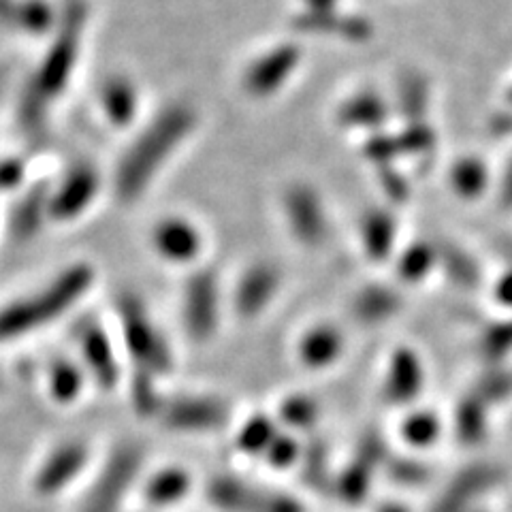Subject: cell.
<instances>
[{"instance_id":"8992f818","label":"cell","mask_w":512,"mask_h":512,"mask_svg":"<svg viewBox=\"0 0 512 512\" xmlns=\"http://www.w3.org/2000/svg\"><path fill=\"white\" fill-rule=\"evenodd\" d=\"M182 323L195 344L210 342L220 323V282L216 271L205 267L192 274L182 291Z\"/></svg>"},{"instance_id":"603a6c76","label":"cell","mask_w":512,"mask_h":512,"mask_svg":"<svg viewBox=\"0 0 512 512\" xmlns=\"http://www.w3.org/2000/svg\"><path fill=\"white\" fill-rule=\"evenodd\" d=\"M395 237H397V227L391 214L374 210L363 218L361 239H363V248L372 261L382 263L389 259L395 246Z\"/></svg>"},{"instance_id":"74e56055","label":"cell","mask_w":512,"mask_h":512,"mask_svg":"<svg viewBox=\"0 0 512 512\" xmlns=\"http://www.w3.org/2000/svg\"><path fill=\"white\" fill-rule=\"evenodd\" d=\"M384 470H387L393 483L402 487H419L427 483L431 476V470L423 461L414 457H402V455H391L389 461L384 463Z\"/></svg>"},{"instance_id":"cb8c5ba5","label":"cell","mask_w":512,"mask_h":512,"mask_svg":"<svg viewBox=\"0 0 512 512\" xmlns=\"http://www.w3.org/2000/svg\"><path fill=\"white\" fill-rule=\"evenodd\" d=\"M376 470L365 466L363 461L352 457L346 466L333 476L331 491L348 506H359L367 500L372 489V476Z\"/></svg>"},{"instance_id":"7c38bea8","label":"cell","mask_w":512,"mask_h":512,"mask_svg":"<svg viewBox=\"0 0 512 512\" xmlns=\"http://www.w3.org/2000/svg\"><path fill=\"white\" fill-rule=\"evenodd\" d=\"M502 478V468L491 466V463H474V466L463 468L446 485L431 512H470L478 495L498 485Z\"/></svg>"},{"instance_id":"4fadbf2b","label":"cell","mask_w":512,"mask_h":512,"mask_svg":"<svg viewBox=\"0 0 512 512\" xmlns=\"http://www.w3.org/2000/svg\"><path fill=\"white\" fill-rule=\"evenodd\" d=\"M425 387V367L416 350L399 346L391 352L387 372H384L382 393L393 406H408L421 395Z\"/></svg>"},{"instance_id":"f1b7e54d","label":"cell","mask_w":512,"mask_h":512,"mask_svg":"<svg viewBox=\"0 0 512 512\" xmlns=\"http://www.w3.org/2000/svg\"><path fill=\"white\" fill-rule=\"evenodd\" d=\"M320 408L314 397L306 393H291L286 395L280 406H278V416L276 421L284 425L282 429L286 431H308L318 423Z\"/></svg>"},{"instance_id":"484cf974","label":"cell","mask_w":512,"mask_h":512,"mask_svg":"<svg viewBox=\"0 0 512 512\" xmlns=\"http://www.w3.org/2000/svg\"><path fill=\"white\" fill-rule=\"evenodd\" d=\"M137 90L126 77H114L105 82L101 103L107 118L116 126H126L137 114Z\"/></svg>"},{"instance_id":"277c9868","label":"cell","mask_w":512,"mask_h":512,"mask_svg":"<svg viewBox=\"0 0 512 512\" xmlns=\"http://www.w3.org/2000/svg\"><path fill=\"white\" fill-rule=\"evenodd\" d=\"M122 348L135 372L163 378L173 370V350L154 323L146 303L135 293H122L116 301Z\"/></svg>"},{"instance_id":"ab89813d","label":"cell","mask_w":512,"mask_h":512,"mask_svg":"<svg viewBox=\"0 0 512 512\" xmlns=\"http://www.w3.org/2000/svg\"><path fill=\"white\" fill-rule=\"evenodd\" d=\"M391 455H393L391 448L387 440L382 438L380 431H374V429L363 431V436L359 438L355 448V459L363 461L365 466H370L372 470H378V468H384V463L389 461Z\"/></svg>"},{"instance_id":"b9f144b4","label":"cell","mask_w":512,"mask_h":512,"mask_svg":"<svg viewBox=\"0 0 512 512\" xmlns=\"http://www.w3.org/2000/svg\"><path fill=\"white\" fill-rule=\"evenodd\" d=\"M254 512H306V506L291 493L261 489Z\"/></svg>"},{"instance_id":"44dd1931","label":"cell","mask_w":512,"mask_h":512,"mask_svg":"<svg viewBox=\"0 0 512 512\" xmlns=\"http://www.w3.org/2000/svg\"><path fill=\"white\" fill-rule=\"evenodd\" d=\"M192 489V476L180 466H167L154 472L146 487H143V500L152 510H163L178 506Z\"/></svg>"},{"instance_id":"4316f807","label":"cell","mask_w":512,"mask_h":512,"mask_svg":"<svg viewBox=\"0 0 512 512\" xmlns=\"http://www.w3.org/2000/svg\"><path fill=\"white\" fill-rule=\"evenodd\" d=\"M47 384H50V395L58 404H73L84 393L86 376L84 370L75 361L58 357L50 365V374H47Z\"/></svg>"},{"instance_id":"d4e9b609","label":"cell","mask_w":512,"mask_h":512,"mask_svg":"<svg viewBox=\"0 0 512 512\" xmlns=\"http://www.w3.org/2000/svg\"><path fill=\"white\" fill-rule=\"evenodd\" d=\"M280 423L274 419V416L267 414H252L248 421L242 423V427L237 429L235 434V446L237 451H242L244 455H263L267 453V448L271 442L276 440L280 434Z\"/></svg>"},{"instance_id":"2e32d148","label":"cell","mask_w":512,"mask_h":512,"mask_svg":"<svg viewBox=\"0 0 512 512\" xmlns=\"http://www.w3.org/2000/svg\"><path fill=\"white\" fill-rule=\"evenodd\" d=\"M299 62V50L295 45H280L276 50H269L261 58H256L244 77L246 88L254 96L274 94L288 77L293 75Z\"/></svg>"},{"instance_id":"ac0fdd59","label":"cell","mask_w":512,"mask_h":512,"mask_svg":"<svg viewBox=\"0 0 512 512\" xmlns=\"http://www.w3.org/2000/svg\"><path fill=\"white\" fill-rule=\"evenodd\" d=\"M263 487L235 474H216L205 485V498L220 512H254Z\"/></svg>"},{"instance_id":"f546056e","label":"cell","mask_w":512,"mask_h":512,"mask_svg":"<svg viewBox=\"0 0 512 512\" xmlns=\"http://www.w3.org/2000/svg\"><path fill=\"white\" fill-rule=\"evenodd\" d=\"M440 419L431 410L410 412L399 427V436L412 448H429L440 438Z\"/></svg>"},{"instance_id":"9a60e30c","label":"cell","mask_w":512,"mask_h":512,"mask_svg":"<svg viewBox=\"0 0 512 512\" xmlns=\"http://www.w3.org/2000/svg\"><path fill=\"white\" fill-rule=\"evenodd\" d=\"M152 246L160 259L173 265H188L201 254L203 239L190 220L173 216L156 224L152 231Z\"/></svg>"},{"instance_id":"1f68e13d","label":"cell","mask_w":512,"mask_h":512,"mask_svg":"<svg viewBox=\"0 0 512 512\" xmlns=\"http://www.w3.org/2000/svg\"><path fill=\"white\" fill-rule=\"evenodd\" d=\"M438 263L436 256V246L425 244V242H416L408 246L402 256L397 261V274L404 282H421L423 278L429 276V271L434 269Z\"/></svg>"},{"instance_id":"8d00e7d4","label":"cell","mask_w":512,"mask_h":512,"mask_svg":"<svg viewBox=\"0 0 512 512\" xmlns=\"http://www.w3.org/2000/svg\"><path fill=\"white\" fill-rule=\"evenodd\" d=\"M453 186L461 197H478L487 186V169L476 158H463L453 169Z\"/></svg>"},{"instance_id":"c3c4849f","label":"cell","mask_w":512,"mask_h":512,"mask_svg":"<svg viewBox=\"0 0 512 512\" xmlns=\"http://www.w3.org/2000/svg\"><path fill=\"white\" fill-rule=\"evenodd\" d=\"M0 384H3V376H0Z\"/></svg>"},{"instance_id":"6da1fadb","label":"cell","mask_w":512,"mask_h":512,"mask_svg":"<svg viewBox=\"0 0 512 512\" xmlns=\"http://www.w3.org/2000/svg\"><path fill=\"white\" fill-rule=\"evenodd\" d=\"M195 126V114L186 105H171L126 150L116 171V192L124 201H133L146 192L158 169L180 148Z\"/></svg>"},{"instance_id":"e0dca14e","label":"cell","mask_w":512,"mask_h":512,"mask_svg":"<svg viewBox=\"0 0 512 512\" xmlns=\"http://www.w3.org/2000/svg\"><path fill=\"white\" fill-rule=\"evenodd\" d=\"M346 338L340 327L331 323L312 325L301 333L297 342V359L312 372L329 370L344 355Z\"/></svg>"},{"instance_id":"5bb4252c","label":"cell","mask_w":512,"mask_h":512,"mask_svg":"<svg viewBox=\"0 0 512 512\" xmlns=\"http://www.w3.org/2000/svg\"><path fill=\"white\" fill-rule=\"evenodd\" d=\"M96 190H99V175L90 165L73 167L60 186L50 192V218L64 222L73 220L88 210Z\"/></svg>"},{"instance_id":"30bf717a","label":"cell","mask_w":512,"mask_h":512,"mask_svg":"<svg viewBox=\"0 0 512 512\" xmlns=\"http://www.w3.org/2000/svg\"><path fill=\"white\" fill-rule=\"evenodd\" d=\"M90 461V448L88 444L79 440H69L56 446L54 451L45 457V461L39 466L35 480V491L43 498H50V495L60 493L73 485L88 466Z\"/></svg>"},{"instance_id":"83f0119b","label":"cell","mask_w":512,"mask_h":512,"mask_svg":"<svg viewBox=\"0 0 512 512\" xmlns=\"http://www.w3.org/2000/svg\"><path fill=\"white\" fill-rule=\"evenodd\" d=\"M436 256L453 284L461 288H474L480 282V267L463 248L451 242H442L436 246Z\"/></svg>"},{"instance_id":"ffe728a7","label":"cell","mask_w":512,"mask_h":512,"mask_svg":"<svg viewBox=\"0 0 512 512\" xmlns=\"http://www.w3.org/2000/svg\"><path fill=\"white\" fill-rule=\"evenodd\" d=\"M404 301L395 288L387 284H367L357 293L352 301V316H355L361 325L374 327L387 323L399 310H402Z\"/></svg>"},{"instance_id":"e575fe53","label":"cell","mask_w":512,"mask_h":512,"mask_svg":"<svg viewBox=\"0 0 512 512\" xmlns=\"http://www.w3.org/2000/svg\"><path fill=\"white\" fill-rule=\"evenodd\" d=\"M301 468L303 476H306V483L314 489H329L331 491V480L329 468H327V446L320 440H312L308 446H303L301 453Z\"/></svg>"},{"instance_id":"836d02e7","label":"cell","mask_w":512,"mask_h":512,"mask_svg":"<svg viewBox=\"0 0 512 512\" xmlns=\"http://www.w3.org/2000/svg\"><path fill=\"white\" fill-rule=\"evenodd\" d=\"M472 393L487 406L506 402L508 397H512V372L502 365L489 367V370L476 380Z\"/></svg>"},{"instance_id":"f6af8a7d","label":"cell","mask_w":512,"mask_h":512,"mask_svg":"<svg viewBox=\"0 0 512 512\" xmlns=\"http://www.w3.org/2000/svg\"><path fill=\"white\" fill-rule=\"evenodd\" d=\"M502 205L512 207V160H510V165L504 175V182H502Z\"/></svg>"},{"instance_id":"5b68a950","label":"cell","mask_w":512,"mask_h":512,"mask_svg":"<svg viewBox=\"0 0 512 512\" xmlns=\"http://www.w3.org/2000/svg\"><path fill=\"white\" fill-rule=\"evenodd\" d=\"M143 459H146V453H143L141 444H118L107 455L103 468L96 474L77 512H122L128 493H131L143 468Z\"/></svg>"},{"instance_id":"52a82bcc","label":"cell","mask_w":512,"mask_h":512,"mask_svg":"<svg viewBox=\"0 0 512 512\" xmlns=\"http://www.w3.org/2000/svg\"><path fill=\"white\" fill-rule=\"evenodd\" d=\"M231 410L216 395H173L165 399L158 421L175 434H212L227 425Z\"/></svg>"},{"instance_id":"d6986e66","label":"cell","mask_w":512,"mask_h":512,"mask_svg":"<svg viewBox=\"0 0 512 512\" xmlns=\"http://www.w3.org/2000/svg\"><path fill=\"white\" fill-rule=\"evenodd\" d=\"M45 218H50V190L45 186L32 188L18 201L9 216V237L15 244H26L35 237Z\"/></svg>"},{"instance_id":"3957f363","label":"cell","mask_w":512,"mask_h":512,"mask_svg":"<svg viewBox=\"0 0 512 512\" xmlns=\"http://www.w3.org/2000/svg\"><path fill=\"white\" fill-rule=\"evenodd\" d=\"M94 284V269L88 263H75L41 291L22 297L0 308V342L22 338L26 333L43 329L67 314Z\"/></svg>"},{"instance_id":"d590c367","label":"cell","mask_w":512,"mask_h":512,"mask_svg":"<svg viewBox=\"0 0 512 512\" xmlns=\"http://www.w3.org/2000/svg\"><path fill=\"white\" fill-rule=\"evenodd\" d=\"M384 118V103L378 94L363 92L350 99L342 109V120L355 126H374Z\"/></svg>"},{"instance_id":"7bdbcfd3","label":"cell","mask_w":512,"mask_h":512,"mask_svg":"<svg viewBox=\"0 0 512 512\" xmlns=\"http://www.w3.org/2000/svg\"><path fill=\"white\" fill-rule=\"evenodd\" d=\"M24 178V165L20 160H0V190H11L20 186Z\"/></svg>"},{"instance_id":"4dcf8cb0","label":"cell","mask_w":512,"mask_h":512,"mask_svg":"<svg viewBox=\"0 0 512 512\" xmlns=\"http://www.w3.org/2000/svg\"><path fill=\"white\" fill-rule=\"evenodd\" d=\"M512 352V318L489 325L478 340V355L489 367L500 365Z\"/></svg>"},{"instance_id":"ee69618b","label":"cell","mask_w":512,"mask_h":512,"mask_svg":"<svg viewBox=\"0 0 512 512\" xmlns=\"http://www.w3.org/2000/svg\"><path fill=\"white\" fill-rule=\"evenodd\" d=\"M495 297H498L502 306L512 308V271L500 278L498 286H495Z\"/></svg>"},{"instance_id":"9c48e42d","label":"cell","mask_w":512,"mask_h":512,"mask_svg":"<svg viewBox=\"0 0 512 512\" xmlns=\"http://www.w3.org/2000/svg\"><path fill=\"white\" fill-rule=\"evenodd\" d=\"M284 216L301 246L318 248L327 242L329 222L318 195L308 186H293L284 195Z\"/></svg>"},{"instance_id":"681fc988","label":"cell","mask_w":512,"mask_h":512,"mask_svg":"<svg viewBox=\"0 0 512 512\" xmlns=\"http://www.w3.org/2000/svg\"><path fill=\"white\" fill-rule=\"evenodd\" d=\"M510 99H512V92H510Z\"/></svg>"},{"instance_id":"7dc6e473","label":"cell","mask_w":512,"mask_h":512,"mask_svg":"<svg viewBox=\"0 0 512 512\" xmlns=\"http://www.w3.org/2000/svg\"><path fill=\"white\" fill-rule=\"evenodd\" d=\"M376 512H410V510L397 502H389V504H382Z\"/></svg>"},{"instance_id":"d6a6232c","label":"cell","mask_w":512,"mask_h":512,"mask_svg":"<svg viewBox=\"0 0 512 512\" xmlns=\"http://www.w3.org/2000/svg\"><path fill=\"white\" fill-rule=\"evenodd\" d=\"M167 395L158 389V378L150 374L135 372L131 380V402L139 416L146 419H158L160 410L165 406Z\"/></svg>"},{"instance_id":"ba28073f","label":"cell","mask_w":512,"mask_h":512,"mask_svg":"<svg viewBox=\"0 0 512 512\" xmlns=\"http://www.w3.org/2000/svg\"><path fill=\"white\" fill-rule=\"evenodd\" d=\"M75 335L79 352H82V359L94 382L105 391L116 389L122 378L120 355L114 340L109 338V333L103 329V325L88 316L84 320H79Z\"/></svg>"},{"instance_id":"7402d4cb","label":"cell","mask_w":512,"mask_h":512,"mask_svg":"<svg viewBox=\"0 0 512 512\" xmlns=\"http://www.w3.org/2000/svg\"><path fill=\"white\" fill-rule=\"evenodd\" d=\"M455 438L463 446H478L483 444L489 434V419H487V404L480 402L474 393H468L455 408L453 416Z\"/></svg>"},{"instance_id":"bcb514c9","label":"cell","mask_w":512,"mask_h":512,"mask_svg":"<svg viewBox=\"0 0 512 512\" xmlns=\"http://www.w3.org/2000/svg\"><path fill=\"white\" fill-rule=\"evenodd\" d=\"M312 7V13H331L335 0H306Z\"/></svg>"},{"instance_id":"7a4b0ae2","label":"cell","mask_w":512,"mask_h":512,"mask_svg":"<svg viewBox=\"0 0 512 512\" xmlns=\"http://www.w3.org/2000/svg\"><path fill=\"white\" fill-rule=\"evenodd\" d=\"M86 11L82 3H73L64 11L58 24L54 43L47 50L39 64L37 75L30 79L20 103V122L26 131L35 133L43 126L47 109L60 92L67 88L75 62L79 56V43H82Z\"/></svg>"},{"instance_id":"8fae6325","label":"cell","mask_w":512,"mask_h":512,"mask_svg":"<svg viewBox=\"0 0 512 512\" xmlns=\"http://www.w3.org/2000/svg\"><path fill=\"white\" fill-rule=\"evenodd\" d=\"M282 284V274L271 263L250 265L242 278L237 280L233 291V310L239 318L252 320L267 312L271 301L276 299Z\"/></svg>"},{"instance_id":"60d3db41","label":"cell","mask_w":512,"mask_h":512,"mask_svg":"<svg viewBox=\"0 0 512 512\" xmlns=\"http://www.w3.org/2000/svg\"><path fill=\"white\" fill-rule=\"evenodd\" d=\"M425 101H427V86L421 77H406L402 90H399V103H402V109L410 118H419L425 111Z\"/></svg>"},{"instance_id":"f35d334b","label":"cell","mask_w":512,"mask_h":512,"mask_svg":"<svg viewBox=\"0 0 512 512\" xmlns=\"http://www.w3.org/2000/svg\"><path fill=\"white\" fill-rule=\"evenodd\" d=\"M301 453H303V446L299 444L297 436L291 434V431H282L276 436V440L271 442V446L267 448L265 459L271 468H278V470H286L295 466V463L301 461Z\"/></svg>"}]
</instances>
